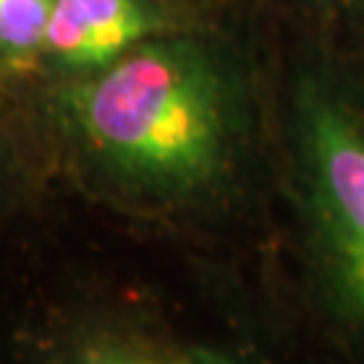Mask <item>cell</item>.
Returning a JSON list of instances; mask_svg holds the SVG:
<instances>
[{
	"mask_svg": "<svg viewBox=\"0 0 364 364\" xmlns=\"http://www.w3.org/2000/svg\"><path fill=\"white\" fill-rule=\"evenodd\" d=\"M63 364H219L197 351L173 348L130 332H90L78 338L63 356Z\"/></svg>",
	"mask_w": 364,
	"mask_h": 364,
	"instance_id": "cell-4",
	"label": "cell"
},
{
	"mask_svg": "<svg viewBox=\"0 0 364 364\" xmlns=\"http://www.w3.org/2000/svg\"><path fill=\"white\" fill-rule=\"evenodd\" d=\"M76 146L124 189L156 200L205 195L227 176L235 111L203 46L159 36L60 95Z\"/></svg>",
	"mask_w": 364,
	"mask_h": 364,
	"instance_id": "cell-1",
	"label": "cell"
},
{
	"mask_svg": "<svg viewBox=\"0 0 364 364\" xmlns=\"http://www.w3.org/2000/svg\"><path fill=\"white\" fill-rule=\"evenodd\" d=\"M170 25L162 0H54L41 54L68 73L87 76L168 36Z\"/></svg>",
	"mask_w": 364,
	"mask_h": 364,
	"instance_id": "cell-3",
	"label": "cell"
},
{
	"mask_svg": "<svg viewBox=\"0 0 364 364\" xmlns=\"http://www.w3.org/2000/svg\"><path fill=\"white\" fill-rule=\"evenodd\" d=\"M54 0H0V57L22 63L43 52Z\"/></svg>",
	"mask_w": 364,
	"mask_h": 364,
	"instance_id": "cell-5",
	"label": "cell"
},
{
	"mask_svg": "<svg viewBox=\"0 0 364 364\" xmlns=\"http://www.w3.org/2000/svg\"><path fill=\"white\" fill-rule=\"evenodd\" d=\"M299 151L326 299L364 346V119L332 95L305 92Z\"/></svg>",
	"mask_w": 364,
	"mask_h": 364,
	"instance_id": "cell-2",
	"label": "cell"
}]
</instances>
